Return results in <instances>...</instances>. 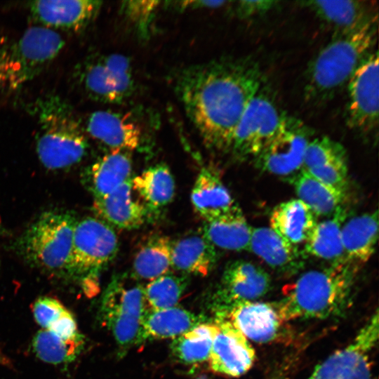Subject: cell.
I'll return each instance as SVG.
<instances>
[{"instance_id":"15","label":"cell","mask_w":379,"mask_h":379,"mask_svg":"<svg viewBox=\"0 0 379 379\" xmlns=\"http://www.w3.org/2000/svg\"><path fill=\"white\" fill-rule=\"evenodd\" d=\"M215 331L208 359L218 373L238 377L251 367L255 352L248 339L227 318L216 317Z\"/></svg>"},{"instance_id":"21","label":"cell","mask_w":379,"mask_h":379,"mask_svg":"<svg viewBox=\"0 0 379 379\" xmlns=\"http://www.w3.org/2000/svg\"><path fill=\"white\" fill-rule=\"evenodd\" d=\"M191 202L204 222L213 220L237 204L218 173L210 166L201 168L191 192Z\"/></svg>"},{"instance_id":"29","label":"cell","mask_w":379,"mask_h":379,"mask_svg":"<svg viewBox=\"0 0 379 379\" xmlns=\"http://www.w3.org/2000/svg\"><path fill=\"white\" fill-rule=\"evenodd\" d=\"M347 217L341 206L328 218L317 222L304 243L302 253L332 262L344 260L341 229Z\"/></svg>"},{"instance_id":"14","label":"cell","mask_w":379,"mask_h":379,"mask_svg":"<svg viewBox=\"0 0 379 379\" xmlns=\"http://www.w3.org/2000/svg\"><path fill=\"white\" fill-rule=\"evenodd\" d=\"M270 286V277L260 266L246 260L232 262L225 267L214 294L216 315L225 314L239 303L255 301L265 295Z\"/></svg>"},{"instance_id":"37","label":"cell","mask_w":379,"mask_h":379,"mask_svg":"<svg viewBox=\"0 0 379 379\" xmlns=\"http://www.w3.org/2000/svg\"><path fill=\"white\" fill-rule=\"evenodd\" d=\"M159 4L157 1H126L122 3L121 12L138 34L147 39Z\"/></svg>"},{"instance_id":"25","label":"cell","mask_w":379,"mask_h":379,"mask_svg":"<svg viewBox=\"0 0 379 379\" xmlns=\"http://www.w3.org/2000/svg\"><path fill=\"white\" fill-rule=\"evenodd\" d=\"M304 4L337 33L352 31L378 15L373 3L365 1H308Z\"/></svg>"},{"instance_id":"8","label":"cell","mask_w":379,"mask_h":379,"mask_svg":"<svg viewBox=\"0 0 379 379\" xmlns=\"http://www.w3.org/2000/svg\"><path fill=\"white\" fill-rule=\"evenodd\" d=\"M118 248L114 228L105 222L93 217L77 220L64 277L84 286L93 284L100 271L114 259Z\"/></svg>"},{"instance_id":"19","label":"cell","mask_w":379,"mask_h":379,"mask_svg":"<svg viewBox=\"0 0 379 379\" xmlns=\"http://www.w3.org/2000/svg\"><path fill=\"white\" fill-rule=\"evenodd\" d=\"M216 317L227 318L247 339L258 343L272 340L281 320L272 305L255 301L239 303Z\"/></svg>"},{"instance_id":"31","label":"cell","mask_w":379,"mask_h":379,"mask_svg":"<svg viewBox=\"0 0 379 379\" xmlns=\"http://www.w3.org/2000/svg\"><path fill=\"white\" fill-rule=\"evenodd\" d=\"M131 187L148 212L166 206L175 195L174 178L164 164L150 166L132 178Z\"/></svg>"},{"instance_id":"5","label":"cell","mask_w":379,"mask_h":379,"mask_svg":"<svg viewBox=\"0 0 379 379\" xmlns=\"http://www.w3.org/2000/svg\"><path fill=\"white\" fill-rule=\"evenodd\" d=\"M64 46L54 30L36 26L0 41V95L20 89L40 74Z\"/></svg>"},{"instance_id":"1","label":"cell","mask_w":379,"mask_h":379,"mask_svg":"<svg viewBox=\"0 0 379 379\" xmlns=\"http://www.w3.org/2000/svg\"><path fill=\"white\" fill-rule=\"evenodd\" d=\"M261 81L260 68L253 60L221 58L183 69L175 90L205 146L225 151Z\"/></svg>"},{"instance_id":"9","label":"cell","mask_w":379,"mask_h":379,"mask_svg":"<svg viewBox=\"0 0 379 379\" xmlns=\"http://www.w3.org/2000/svg\"><path fill=\"white\" fill-rule=\"evenodd\" d=\"M77 73L84 93L98 102L120 104L135 90L131 62L122 54L93 55L81 63Z\"/></svg>"},{"instance_id":"4","label":"cell","mask_w":379,"mask_h":379,"mask_svg":"<svg viewBox=\"0 0 379 379\" xmlns=\"http://www.w3.org/2000/svg\"><path fill=\"white\" fill-rule=\"evenodd\" d=\"M39 126L36 153L51 170L69 168L85 157L88 142L70 105L56 95L39 98L33 106Z\"/></svg>"},{"instance_id":"10","label":"cell","mask_w":379,"mask_h":379,"mask_svg":"<svg viewBox=\"0 0 379 379\" xmlns=\"http://www.w3.org/2000/svg\"><path fill=\"white\" fill-rule=\"evenodd\" d=\"M312 134V128L302 121L284 113L272 139L254 157L256 166L275 175L296 174L302 168Z\"/></svg>"},{"instance_id":"28","label":"cell","mask_w":379,"mask_h":379,"mask_svg":"<svg viewBox=\"0 0 379 379\" xmlns=\"http://www.w3.org/2000/svg\"><path fill=\"white\" fill-rule=\"evenodd\" d=\"M252 227L238 205L227 213L204 222L201 233L215 247L230 251H249Z\"/></svg>"},{"instance_id":"23","label":"cell","mask_w":379,"mask_h":379,"mask_svg":"<svg viewBox=\"0 0 379 379\" xmlns=\"http://www.w3.org/2000/svg\"><path fill=\"white\" fill-rule=\"evenodd\" d=\"M204 319L201 316L178 306L157 310H147L135 345L154 340L174 339L205 322Z\"/></svg>"},{"instance_id":"12","label":"cell","mask_w":379,"mask_h":379,"mask_svg":"<svg viewBox=\"0 0 379 379\" xmlns=\"http://www.w3.org/2000/svg\"><path fill=\"white\" fill-rule=\"evenodd\" d=\"M284 114L260 87L239 121L230 150L239 157H255L272 139Z\"/></svg>"},{"instance_id":"20","label":"cell","mask_w":379,"mask_h":379,"mask_svg":"<svg viewBox=\"0 0 379 379\" xmlns=\"http://www.w3.org/2000/svg\"><path fill=\"white\" fill-rule=\"evenodd\" d=\"M128 152L113 150L99 158L83 173V182L94 199L102 198L131 178Z\"/></svg>"},{"instance_id":"26","label":"cell","mask_w":379,"mask_h":379,"mask_svg":"<svg viewBox=\"0 0 379 379\" xmlns=\"http://www.w3.org/2000/svg\"><path fill=\"white\" fill-rule=\"evenodd\" d=\"M217 260L215 247L201 233L172 242L171 268L184 274L206 276Z\"/></svg>"},{"instance_id":"22","label":"cell","mask_w":379,"mask_h":379,"mask_svg":"<svg viewBox=\"0 0 379 379\" xmlns=\"http://www.w3.org/2000/svg\"><path fill=\"white\" fill-rule=\"evenodd\" d=\"M277 272L292 273L302 265V251L270 227H252L249 251Z\"/></svg>"},{"instance_id":"13","label":"cell","mask_w":379,"mask_h":379,"mask_svg":"<svg viewBox=\"0 0 379 379\" xmlns=\"http://www.w3.org/2000/svg\"><path fill=\"white\" fill-rule=\"evenodd\" d=\"M378 313L353 340L318 364L308 379H371L370 354L378 339Z\"/></svg>"},{"instance_id":"17","label":"cell","mask_w":379,"mask_h":379,"mask_svg":"<svg viewBox=\"0 0 379 379\" xmlns=\"http://www.w3.org/2000/svg\"><path fill=\"white\" fill-rule=\"evenodd\" d=\"M85 131L110 151H133L138 148L142 139L140 125L129 114L109 109L91 113L87 118Z\"/></svg>"},{"instance_id":"11","label":"cell","mask_w":379,"mask_h":379,"mask_svg":"<svg viewBox=\"0 0 379 379\" xmlns=\"http://www.w3.org/2000/svg\"><path fill=\"white\" fill-rule=\"evenodd\" d=\"M378 53L373 50L347 84L346 122L351 129L361 134H369L378 128Z\"/></svg>"},{"instance_id":"18","label":"cell","mask_w":379,"mask_h":379,"mask_svg":"<svg viewBox=\"0 0 379 379\" xmlns=\"http://www.w3.org/2000/svg\"><path fill=\"white\" fill-rule=\"evenodd\" d=\"M131 178L110 194L94 199L93 210L97 218L113 228L134 230L142 225L148 217L143 204L132 196Z\"/></svg>"},{"instance_id":"6","label":"cell","mask_w":379,"mask_h":379,"mask_svg":"<svg viewBox=\"0 0 379 379\" xmlns=\"http://www.w3.org/2000/svg\"><path fill=\"white\" fill-rule=\"evenodd\" d=\"M77 222L68 211L44 212L15 241L14 251L30 266L64 277Z\"/></svg>"},{"instance_id":"44","label":"cell","mask_w":379,"mask_h":379,"mask_svg":"<svg viewBox=\"0 0 379 379\" xmlns=\"http://www.w3.org/2000/svg\"><path fill=\"white\" fill-rule=\"evenodd\" d=\"M4 232V229L0 220V235H2Z\"/></svg>"},{"instance_id":"43","label":"cell","mask_w":379,"mask_h":379,"mask_svg":"<svg viewBox=\"0 0 379 379\" xmlns=\"http://www.w3.org/2000/svg\"><path fill=\"white\" fill-rule=\"evenodd\" d=\"M0 365L10 366L12 365L9 358L0 350Z\"/></svg>"},{"instance_id":"40","label":"cell","mask_w":379,"mask_h":379,"mask_svg":"<svg viewBox=\"0 0 379 379\" xmlns=\"http://www.w3.org/2000/svg\"><path fill=\"white\" fill-rule=\"evenodd\" d=\"M278 2L268 0H244L237 2L235 10L237 15L248 18L262 15L270 11Z\"/></svg>"},{"instance_id":"36","label":"cell","mask_w":379,"mask_h":379,"mask_svg":"<svg viewBox=\"0 0 379 379\" xmlns=\"http://www.w3.org/2000/svg\"><path fill=\"white\" fill-rule=\"evenodd\" d=\"M340 159H347L346 152L342 145L326 136L315 138L307 145L302 168L314 169Z\"/></svg>"},{"instance_id":"33","label":"cell","mask_w":379,"mask_h":379,"mask_svg":"<svg viewBox=\"0 0 379 379\" xmlns=\"http://www.w3.org/2000/svg\"><path fill=\"white\" fill-rule=\"evenodd\" d=\"M84 337L80 333L71 338L60 337L46 329H41L32 340V350L44 362L67 364L74 361L84 347Z\"/></svg>"},{"instance_id":"3","label":"cell","mask_w":379,"mask_h":379,"mask_svg":"<svg viewBox=\"0 0 379 379\" xmlns=\"http://www.w3.org/2000/svg\"><path fill=\"white\" fill-rule=\"evenodd\" d=\"M378 15L349 32L337 33L310 63L304 87L312 104L331 99L345 85L376 42Z\"/></svg>"},{"instance_id":"38","label":"cell","mask_w":379,"mask_h":379,"mask_svg":"<svg viewBox=\"0 0 379 379\" xmlns=\"http://www.w3.org/2000/svg\"><path fill=\"white\" fill-rule=\"evenodd\" d=\"M306 171L323 183L346 192L348 175L347 159L336 160L324 166Z\"/></svg>"},{"instance_id":"30","label":"cell","mask_w":379,"mask_h":379,"mask_svg":"<svg viewBox=\"0 0 379 379\" xmlns=\"http://www.w3.org/2000/svg\"><path fill=\"white\" fill-rule=\"evenodd\" d=\"M298 199L318 216H330L343 206L345 192L331 187L302 168L290 178Z\"/></svg>"},{"instance_id":"16","label":"cell","mask_w":379,"mask_h":379,"mask_svg":"<svg viewBox=\"0 0 379 379\" xmlns=\"http://www.w3.org/2000/svg\"><path fill=\"white\" fill-rule=\"evenodd\" d=\"M101 4V1L92 0H46L32 1L29 8L41 27L54 31H79L93 22Z\"/></svg>"},{"instance_id":"34","label":"cell","mask_w":379,"mask_h":379,"mask_svg":"<svg viewBox=\"0 0 379 379\" xmlns=\"http://www.w3.org/2000/svg\"><path fill=\"white\" fill-rule=\"evenodd\" d=\"M215 331V324L204 322L180 335L171 344L173 356L185 364L208 361Z\"/></svg>"},{"instance_id":"2","label":"cell","mask_w":379,"mask_h":379,"mask_svg":"<svg viewBox=\"0 0 379 379\" xmlns=\"http://www.w3.org/2000/svg\"><path fill=\"white\" fill-rule=\"evenodd\" d=\"M357 270L344 259L305 272L284 289L277 309L281 319H324L341 314L350 302Z\"/></svg>"},{"instance_id":"39","label":"cell","mask_w":379,"mask_h":379,"mask_svg":"<svg viewBox=\"0 0 379 379\" xmlns=\"http://www.w3.org/2000/svg\"><path fill=\"white\" fill-rule=\"evenodd\" d=\"M66 310L58 300L51 297L38 298L32 307L34 319L41 329L48 328Z\"/></svg>"},{"instance_id":"42","label":"cell","mask_w":379,"mask_h":379,"mask_svg":"<svg viewBox=\"0 0 379 379\" xmlns=\"http://www.w3.org/2000/svg\"><path fill=\"white\" fill-rule=\"evenodd\" d=\"M179 7L182 9L216 8L227 3L226 1H184L178 2Z\"/></svg>"},{"instance_id":"35","label":"cell","mask_w":379,"mask_h":379,"mask_svg":"<svg viewBox=\"0 0 379 379\" xmlns=\"http://www.w3.org/2000/svg\"><path fill=\"white\" fill-rule=\"evenodd\" d=\"M187 286V279L170 272L144 286L147 310H157L177 306Z\"/></svg>"},{"instance_id":"32","label":"cell","mask_w":379,"mask_h":379,"mask_svg":"<svg viewBox=\"0 0 379 379\" xmlns=\"http://www.w3.org/2000/svg\"><path fill=\"white\" fill-rule=\"evenodd\" d=\"M172 242L164 235L148 239L135 254L132 274L138 280L150 281L168 273L171 268Z\"/></svg>"},{"instance_id":"41","label":"cell","mask_w":379,"mask_h":379,"mask_svg":"<svg viewBox=\"0 0 379 379\" xmlns=\"http://www.w3.org/2000/svg\"><path fill=\"white\" fill-rule=\"evenodd\" d=\"M46 330L64 338H71L80 333L74 315L67 309Z\"/></svg>"},{"instance_id":"7","label":"cell","mask_w":379,"mask_h":379,"mask_svg":"<svg viewBox=\"0 0 379 379\" xmlns=\"http://www.w3.org/2000/svg\"><path fill=\"white\" fill-rule=\"evenodd\" d=\"M147 310L144 286L139 280L133 274L114 276L102 296L99 317L121 354L136 345Z\"/></svg>"},{"instance_id":"24","label":"cell","mask_w":379,"mask_h":379,"mask_svg":"<svg viewBox=\"0 0 379 379\" xmlns=\"http://www.w3.org/2000/svg\"><path fill=\"white\" fill-rule=\"evenodd\" d=\"M378 237L377 210L345 220L341 229L345 259L357 266L366 262L375 252Z\"/></svg>"},{"instance_id":"45","label":"cell","mask_w":379,"mask_h":379,"mask_svg":"<svg viewBox=\"0 0 379 379\" xmlns=\"http://www.w3.org/2000/svg\"><path fill=\"white\" fill-rule=\"evenodd\" d=\"M195 379H206V378H195Z\"/></svg>"},{"instance_id":"27","label":"cell","mask_w":379,"mask_h":379,"mask_svg":"<svg viewBox=\"0 0 379 379\" xmlns=\"http://www.w3.org/2000/svg\"><path fill=\"white\" fill-rule=\"evenodd\" d=\"M317 216L301 200L278 204L270 218V228L289 244L298 247L307 240L317 224Z\"/></svg>"}]
</instances>
